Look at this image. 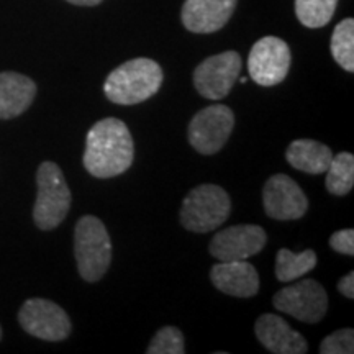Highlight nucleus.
Returning <instances> with one entry per match:
<instances>
[{"mask_svg": "<svg viewBox=\"0 0 354 354\" xmlns=\"http://www.w3.org/2000/svg\"><path fill=\"white\" fill-rule=\"evenodd\" d=\"M148 354H184L185 342L183 331L176 326H165L154 335V338L149 343Z\"/></svg>", "mask_w": 354, "mask_h": 354, "instance_id": "nucleus-22", "label": "nucleus"}, {"mask_svg": "<svg viewBox=\"0 0 354 354\" xmlns=\"http://www.w3.org/2000/svg\"><path fill=\"white\" fill-rule=\"evenodd\" d=\"M232 202L227 190L215 184L192 189L180 207V223L194 233L214 232L228 220Z\"/></svg>", "mask_w": 354, "mask_h": 354, "instance_id": "nucleus-5", "label": "nucleus"}, {"mask_svg": "<svg viewBox=\"0 0 354 354\" xmlns=\"http://www.w3.org/2000/svg\"><path fill=\"white\" fill-rule=\"evenodd\" d=\"M322 354H353L354 353V331L343 328L326 336L320 344Z\"/></svg>", "mask_w": 354, "mask_h": 354, "instance_id": "nucleus-23", "label": "nucleus"}, {"mask_svg": "<svg viewBox=\"0 0 354 354\" xmlns=\"http://www.w3.org/2000/svg\"><path fill=\"white\" fill-rule=\"evenodd\" d=\"M37 202L33 220L39 230L50 232L63 223L71 209V190L61 167L51 161L39 165L37 172Z\"/></svg>", "mask_w": 354, "mask_h": 354, "instance_id": "nucleus-4", "label": "nucleus"}, {"mask_svg": "<svg viewBox=\"0 0 354 354\" xmlns=\"http://www.w3.org/2000/svg\"><path fill=\"white\" fill-rule=\"evenodd\" d=\"M290 63L289 44L277 37H264L251 48L248 56V73L258 86L272 87L287 77Z\"/></svg>", "mask_w": 354, "mask_h": 354, "instance_id": "nucleus-7", "label": "nucleus"}, {"mask_svg": "<svg viewBox=\"0 0 354 354\" xmlns=\"http://www.w3.org/2000/svg\"><path fill=\"white\" fill-rule=\"evenodd\" d=\"M256 338L259 343L274 354H305L308 343L299 331H295L284 318L264 313L254 325Z\"/></svg>", "mask_w": 354, "mask_h": 354, "instance_id": "nucleus-14", "label": "nucleus"}, {"mask_svg": "<svg viewBox=\"0 0 354 354\" xmlns=\"http://www.w3.org/2000/svg\"><path fill=\"white\" fill-rule=\"evenodd\" d=\"M212 284L233 297H253L259 290V276L253 264L243 261H220L210 271Z\"/></svg>", "mask_w": 354, "mask_h": 354, "instance_id": "nucleus-15", "label": "nucleus"}, {"mask_svg": "<svg viewBox=\"0 0 354 354\" xmlns=\"http://www.w3.org/2000/svg\"><path fill=\"white\" fill-rule=\"evenodd\" d=\"M240 82H241V84H246V82H248V77H241Z\"/></svg>", "mask_w": 354, "mask_h": 354, "instance_id": "nucleus-27", "label": "nucleus"}, {"mask_svg": "<svg viewBox=\"0 0 354 354\" xmlns=\"http://www.w3.org/2000/svg\"><path fill=\"white\" fill-rule=\"evenodd\" d=\"M268 234L258 225H234L221 230L210 243V254L218 261H243L261 253Z\"/></svg>", "mask_w": 354, "mask_h": 354, "instance_id": "nucleus-12", "label": "nucleus"}, {"mask_svg": "<svg viewBox=\"0 0 354 354\" xmlns=\"http://www.w3.org/2000/svg\"><path fill=\"white\" fill-rule=\"evenodd\" d=\"M135 159V145L128 127L118 118H104L92 125L86 138L84 167L99 179L128 171Z\"/></svg>", "mask_w": 354, "mask_h": 354, "instance_id": "nucleus-1", "label": "nucleus"}, {"mask_svg": "<svg viewBox=\"0 0 354 354\" xmlns=\"http://www.w3.org/2000/svg\"><path fill=\"white\" fill-rule=\"evenodd\" d=\"M330 246L331 250L336 251V253L344 254V256H353L354 254V230L351 228L339 230V232L331 234Z\"/></svg>", "mask_w": 354, "mask_h": 354, "instance_id": "nucleus-24", "label": "nucleus"}, {"mask_svg": "<svg viewBox=\"0 0 354 354\" xmlns=\"http://www.w3.org/2000/svg\"><path fill=\"white\" fill-rule=\"evenodd\" d=\"M338 290L342 292L346 299H354V272L351 271L348 276L339 279Z\"/></svg>", "mask_w": 354, "mask_h": 354, "instance_id": "nucleus-25", "label": "nucleus"}, {"mask_svg": "<svg viewBox=\"0 0 354 354\" xmlns=\"http://www.w3.org/2000/svg\"><path fill=\"white\" fill-rule=\"evenodd\" d=\"M286 159L294 169L307 174H323L333 159V151L320 141L295 140L287 148Z\"/></svg>", "mask_w": 354, "mask_h": 354, "instance_id": "nucleus-17", "label": "nucleus"}, {"mask_svg": "<svg viewBox=\"0 0 354 354\" xmlns=\"http://www.w3.org/2000/svg\"><path fill=\"white\" fill-rule=\"evenodd\" d=\"M161 66L149 57L130 59L109 74L104 84L107 99L118 105H136L151 99L161 88Z\"/></svg>", "mask_w": 354, "mask_h": 354, "instance_id": "nucleus-2", "label": "nucleus"}, {"mask_svg": "<svg viewBox=\"0 0 354 354\" xmlns=\"http://www.w3.org/2000/svg\"><path fill=\"white\" fill-rule=\"evenodd\" d=\"M325 185L333 196H346L354 185V156L351 153H339L331 159L326 169Z\"/></svg>", "mask_w": 354, "mask_h": 354, "instance_id": "nucleus-19", "label": "nucleus"}, {"mask_svg": "<svg viewBox=\"0 0 354 354\" xmlns=\"http://www.w3.org/2000/svg\"><path fill=\"white\" fill-rule=\"evenodd\" d=\"M74 254L77 271L86 282H97L112 263V241L105 225L94 215H86L74 230Z\"/></svg>", "mask_w": 354, "mask_h": 354, "instance_id": "nucleus-3", "label": "nucleus"}, {"mask_svg": "<svg viewBox=\"0 0 354 354\" xmlns=\"http://www.w3.org/2000/svg\"><path fill=\"white\" fill-rule=\"evenodd\" d=\"M0 339H2V328H0Z\"/></svg>", "mask_w": 354, "mask_h": 354, "instance_id": "nucleus-28", "label": "nucleus"}, {"mask_svg": "<svg viewBox=\"0 0 354 354\" xmlns=\"http://www.w3.org/2000/svg\"><path fill=\"white\" fill-rule=\"evenodd\" d=\"M338 0H295V15L307 28H322L335 15Z\"/></svg>", "mask_w": 354, "mask_h": 354, "instance_id": "nucleus-21", "label": "nucleus"}, {"mask_svg": "<svg viewBox=\"0 0 354 354\" xmlns=\"http://www.w3.org/2000/svg\"><path fill=\"white\" fill-rule=\"evenodd\" d=\"M317 266V253L305 250L302 253H292L287 248L279 250L276 258V277L281 282H292L305 276Z\"/></svg>", "mask_w": 354, "mask_h": 354, "instance_id": "nucleus-18", "label": "nucleus"}, {"mask_svg": "<svg viewBox=\"0 0 354 354\" xmlns=\"http://www.w3.org/2000/svg\"><path fill=\"white\" fill-rule=\"evenodd\" d=\"M37 95V84L20 73H0V120L26 112Z\"/></svg>", "mask_w": 354, "mask_h": 354, "instance_id": "nucleus-16", "label": "nucleus"}, {"mask_svg": "<svg viewBox=\"0 0 354 354\" xmlns=\"http://www.w3.org/2000/svg\"><path fill=\"white\" fill-rule=\"evenodd\" d=\"M331 56L344 71H354V20H342L331 35Z\"/></svg>", "mask_w": 354, "mask_h": 354, "instance_id": "nucleus-20", "label": "nucleus"}, {"mask_svg": "<svg viewBox=\"0 0 354 354\" xmlns=\"http://www.w3.org/2000/svg\"><path fill=\"white\" fill-rule=\"evenodd\" d=\"M274 307L279 312L294 317L304 323H318L328 310V295L320 282L305 279L287 286L274 295Z\"/></svg>", "mask_w": 354, "mask_h": 354, "instance_id": "nucleus-8", "label": "nucleus"}, {"mask_svg": "<svg viewBox=\"0 0 354 354\" xmlns=\"http://www.w3.org/2000/svg\"><path fill=\"white\" fill-rule=\"evenodd\" d=\"M238 0H185L180 19L189 32L215 33L228 24Z\"/></svg>", "mask_w": 354, "mask_h": 354, "instance_id": "nucleus-13", "label": "nucleus"}, {"mask_svg": "<svg viewBox=\"0 0 354 354\" xmlns=\"http://www.w3.org/2000/svg\"><path fill=\"white\" fill-rule=\"evenodd\" d=\"M19 322L26 333L44 342H63L71 335V318L59 305L46 299H28L20 307Z\"/></svg>", "mask_w": 354, "mask_h": 354, "instance_id": "nucleus-9", "label": "nucleus"}, {"mask_svg": "<svg viewBox=\"0 0 354 354\" xmlns=\"http://www.w3.org/2000/svg\"><path fill=\"white\" fill-rule=\"evenodd\" d=\"M263 203L268 216L274 220H299L307 214L308 198L287 174H274L266 180Z\"/></svg>", "mask_w": 354, "mask_h": 354, "instance_id": "nucleus-11", "label": "nucleus"}, {"mask_svg": "<svg viewBox=\"0 0 354 354\" xmlns=\"http://www.w3.org/2000/svg\"><path fill=\"white\" fill-rule=\"evenodd\" d=\"M234 127V113L227 105H210L194 115L189 123V143L197 153H218L230 138Z\"/></svg>", "mask_w": 354, "mask_h": 354, "instance_id": "nucleus-6", "label": "nucleus"}, {"mask_svg": "<svg viewBox=\"0 0 354 354\" xmlns=\"http://www.w3.org/2000/svg\"><path fill=\"white\" fill-rule=\"evenodd\" d=\"M69 3H74V6H81V7H95L99 6L102 0H68Z\"/></svg>", "mask_w": 354, "mask_h": 354, "instance_id": "nucleus-26", "label": "nucleus"}, {"mask_svg": "<svg viewBox=\"0 0 354 354\" xmlns=\"http://www.w3.org/2000/svg\"><path fill=\"white\" fill-rule=\"evenodd\" d=\"M241 73V56L236 51H225L203 59L194 71V86L209 100L225 99Z\"/></svg>", "mask_w": 354, "mask_h": 354, "instance_id": "nucleus-10", "label": "nucleus"}]
</instances>
